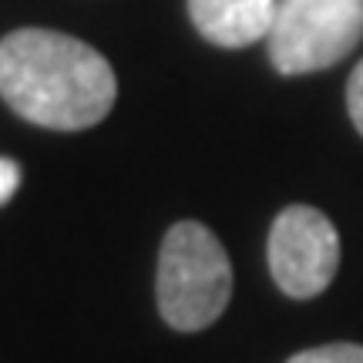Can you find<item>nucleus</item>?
<instances>
[{"mask_svg":"<svg viewBox=\"0 0 363 363\" xmlns=\"http://www.w3.org/2000/svg\"><path fill=\"white\" fill-rule=\"evenodd\" d=\"M17 185H21V165L11 158H0V206L11 202Z\"/></svg>","mask_w":363,"mask_h":363,"instance_id":"obj_8","label":"nucleus"},{"mask_svg":"<svg viewBox=\"0 0 363 363\" xmlns=\"http://www.w3.org/2000/svg\"><path fill=\"white\" fill-rule=\"evenodd\" d=\"M347 108H350V118L357 131L363 135V61L353 67L350 84H347Z\"/></svg>","mask_w":363,"mask_h":363,"instance_id":"obj_7","label":"nucleus"},{"mask_svg":"<svg viewBox=\"0 0 363 363\" xmlns=\"http://www.w3.org/2000/svg\"><path fill=\"white\" fill-rule=\"evenodd\" d=\"M233 296V266L202 222L172 225L158 252V310L165 323L195 333L222 316Z\"/></svg>","mask_w":363,"mask_h":363,"instance_id":"obj_2","label":"nucleus"},{"mask_svg":"<svg viewBox=\"0 0 363 363\" xmlns=\"http://www.w3.org/2000/svg\"><path fill=\"white\" fill-rule=\"evenodd\" d=\"M340 266V235L313 206L283 208L269 229V272L293 299L320 296Z\"/></svg>","mask_w":363,"mask_h":363,"instance_id":"obj_4","label":"nucleus"},{"mask_svg":"<svg viewBox=\"0 0 363 363\" xmlns=\"http://www.w3.org/2000/svg\"><path fill=\"white\" fill-rule=\"evenodd\" d=\"M115 94L111 65L71 34L24 27L0 40V98L34 125L91 128L111 111Z\"/></svg>","mask_w":363,"mask_h":363,"instance_id":"obj_1","label":"nucleus"},{"mask_svg":"<svg viewBox=\"0 0 363 363\" xmlns=\"http://www.w3.org/2000/svg\"><path fill=\"white\" fill-rule=\"evenodd\" d=\"M363 38V0H279L269 61L279 74H310L343 61Z\"/></svg>","mask_w":363,"mask_h":363,"instance_id":"obj_3","label":"nucleus"},{"mask_svg":"<svg viewBox=\"0 0 363 363\" xmlns=\"http://www.w3.org/2000/svg\"><path fill=\"white\" fill-rule=\"evenodd\" d=\"M279 0H189L195 30L219 48H249L269 38Z\"/></svg>","mask_w":363,"mask_h":363,"instance_id":"obj_5","label":"nucleus"},{"mask_svg":"<svg viewBox=\"0 0 363 363\" xmlns=\"http://www.w3.org/2000/svg\"><path fill=\"white\" fill-rule=\"evenodd\" d=\"M286 363H363V347H357V343H326V347L296 353Z\"/></svg>","mask_w":363,"mask_h":363,"instance_id":"obj_6","label":"nucleus"}]
</instances>
